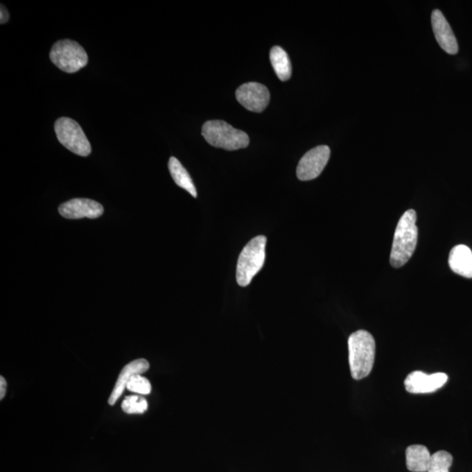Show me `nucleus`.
Listing matches in <instances>:
<instances>
[{
	"mask_svg": "<svg viewBox=\"0 0 472 472\" xmlns=\"http://www.w3.org/2000/svg\"><path fill=\"white\" fill-rule=\"evenodd\" d=\"M417 241V213L410 209L403 214L397 224L390 254L391 265L394 268L405 265L413 256Z\"/></svg>",
	"mask_w": 472,
	"mask_h": 472,
	"instance_id": "nucleus-1",
	"label": "nucleus"
},
{
	"mask_svg": "<svg viewBox=\"0 0 472 472\" xmlns=\"http://www.w3.org/2000/svg\"><path fill=\"white\" fill-rule=\"evenodd\" d=\"M351 377L361 380L369 376L376 359V341L367 331L351 333L348 339Z\"/></svg>",
	"mask_w": 472,
	"mask_h": 472,
	"instance_id": "nucleus-2",
	"label": "nucleus"
},
{
	"mask_svg": "<svg viewBox=\"0 0 472 472\" xmlns=\"http://www.w3.org/2000/svg\"><path fill=\"white\" fill-rule=\"evenodd\" d=\"M202 136L210 146L227 150L246 148L250 137L243 130L234 128L222 120H211L204 123Z\"/></svg>",
	"mask_w": 472,
	"mask_h": 472,
	"instance_id": "nucleus-3",
	"label": "nucleus"
},
{
	"mask_svg": "<svg viewBox=\"0 0 472 472\" xmlns=\"http://www.w3.org/2000/svg\"><path fill=\"white\" fill-rule=\"evenodd\" d=\"M266 243L264 236L254 237L241 252L236 268V280L240 286H249L262 270L265 261Z\"/></svg>",
	"mask_w": 472,
	"mask_h": 472,
	"instance_id": "nucleus-4",
	"label": "nucleus"
},
{
	"mask_svg": "<svg viewBox=\"0 0 472 472\" xmlns=\"http://www.w3.org/2000/svg\"><path fill=\"white\" fill-rule=\"evenodd\" d=\"M50 60L57 68L69 73L79 71L89 62L85 49L71 40H62L55 43L50 51Z\"/></svg>",
	"mask_w": 472,
	"mask_h": 472,
	"instance_id": "nucleus-5",
	"label": "nucleus"
},
{
	"mask_svg": "<svg viewBox=\"0 0 472 472\" xmlns=\"http://www.w3.org/2000/svg\"><path fill=\"white\" fill-rule=\"evenodd\" d=\"M57 139L62 145L77 155L89 156L91 146L81 126L69 117H61L55 123Z\"/></svg>",
	"mask_w": 472,
	"mask_h": 472,
	"instance_id": "nucleus-6",
	"label": "nucleus"
},
{
	"mask_svg": "<svg viewBox=\"0 0 472 472\" xmlns=\"http://www.w3.org/2000/svg\"><path fill=\"white\" fill-rule=\"evenodd\" d=\"M331 150L327 146H320L304 154L297 168V176L302 182L317 178L329 161Z\"/></svg>",
	"mask_w": 472,
	"mask_h": 472,
	"instance_id": "nucleus-7",
	"label": "nucleus"
},
{
	"mask_svg": "<svg viewBox=\"0 0 472 472\" xmlns=\"http://www.w3.org/2000/svg\"><path fill=\"white\" fill-rule=\"evenodd\" d=\"M236 96L244 108L253 112H263L270 100L269 89L259 82H247L241 85L236 90Z\"/></svg>",
	"mask_w": 472,
	"mask_h": 472,
	"instance_id": "nucleus-8",
	"label": "nucleus"
},
{
	"mask_svg": "<svg viewBox=\"0 0 472 472\" xmlns=\"http://www.w3.org/2000/svg\"><path fill=\"white\" fill-rule=\"evenodd\" d=\"M448 381L444 373L428 374L421 371L412 372L404 381L405 388L411 394H428L439 390Z\"/></svg>",
	"mask_w": 472,
	"mask_h": 472,
	"instance_id": "nucleus-9",
	"label": "nucleus"
},
{
	"mask_svg": "<svg viewBox=\"0 0 472 472\" xmlns=\"http://www.w3.org/2000/svg\"><path fill=\"white\" fill-rule=\"evenodd\" d=\"M59 213L66 219H96L102 216L103 207L89 199H73L59 207Z\"/></svg>",
	"mask_w": 472,
	"mask_h": 472,
	"instance_id": "nucleus-10",
	"label": "nucleus"
},
{
	"mask_svg": "<svg viewBox=\"0 0 472 472\" xmlns=\"http://www.w3.org/2000/svg\"><path fill=\"white\" fill-rule=\"evenodd\" d=\"M431 24L437 42L441 48L450 55H456L458 52L456 36L440 10L437 9L432 12Z\"/></svg>",
	"mask_w": 472,
	"mask_h": 472,
	"instance_id": "nucleus-11",
	"label": "nucleus"
},
{
	"mask_svg": "<svg viewBox=\"0 0 472 472\" xmlns=\"http://www.w3.org/2000/svg\"><path fill=\"white\" fill-rule=\"evenodd\" d=\"M150 368L148 361L145 359H139L132 361L123 368L117 379L115 387L113 388L112 394L109 398L108 403L113 406L119 401L125 391L127 384H128L132 377L136 374H143Z\"/></svg>",
	"mask_w": 472,
	"mask_h": 472,
	"instance_id": "nucleus-12",
	"label": "nucleus"
},
{
	"mask_svg": "<svg viewBox=\"0 0 472 472\" xmlns=\"http://www.w3.org/2000/svg\"><path fill=\"white\" fill-rule=\"evenodd\" d=\"M448 265L454 273L472 279V252L470 247L457 245L451 250Z\"/></svg>",
	"mask_w": 472,
	"mask_h": 472,
	"instance_id": "nucleus-13",
	"label": "nucleus"
},
{
	"mask_svg": "<svg viewBox=\"0 0 472 472\" xmlns=\"http://www.w3.org/2000/svg\"><path fill=\"white\" fill-rule=\"evenodd\" d=\"M431 454L423 445H411L406 451V464L412 472H427Z\"/></svg>",
	"mask_w": 472,
	"mask_h": 472,
	"instance_id": "nucleus-14",
	"label": "nucleus"
},
{
	"mask_svg": "<svg viewBox=\"0 0 472 472\" xmlns=\"http://www.w3.org/2000/svg\"><path fill=\"white\" fill-rule=\"evenodd\" d=\"M168 168L174 182L180 187H182V189L187 191L194 198H196L197 191L195 186H194L193 180L191 178L185 167L182 165V163L176 157H170Z\"/></svg>",
	"mask_w": 472,
	"mask_h": 472,
	"instance_id": "nucleus-15",
	"label": "nucleus"
},
{
	"mask_svg": "<svg viewBox=\"0 0 472 472\" xmlns=\"http://www.w3.org/2000/svg\"><path fill=\"white\" fill-rule=\"evenodd\" d=\"M270 59L277 77L282 82L288 81L292 73V68L287 53L279 46H274L270 53Z\"/></svg>",
	"mask_w": 472,
	"mask_h": 472,
	"instance_id": "nucleus-16",
	"label": "nucleus"
},
{
	"mask_svg": "<svg viewBox=\"0 0 472 472\" xmlns=\"http://www.w3.org/2000/svg\"><path fill=\"white\" fill-rule=\"evenodd\" d=\"M453 457L447 451H440L431 455L427 472H450Z\"/></svg>",
	"mask_w": 472,
	"mask_h": 472,
	"instance_id": "nucleus-17",
	"label": "nucleus"
},
{
	"mask_svg": "<svg viewBox=\"0 0 472 472\" xmlns=\"http://www.w3.org/2000/svg\"><path fill=\"white\" fill-rule=\"evenodd\" d=\"M148 408L146 398L139 396H126L122 403V410L126 414H143Z\"/></svg>",
	"mask_w": 472,
	"mask_h": 472,
	"instance_id": "nucleus-18",
	"label": "nucleus"
},
{
	"mask_svg": "<svg viewBox=\"0 0 472 472\" xmlns=\"http://www.w3.org/2000/svg\"><path fill=\"white\" fill-rule=\"evenodd\" d=\"M126 388L129 391L133 392V393L147 396V394H150V392H152V384H150L148 379L142 376V374H136L130 380Z\"/></svg>",
	"mask_w": 472,
	"mask_h": 472,
	"instance_id": "nucleus-19",
	"label": "nucleus"
},
{
	"mask_svg": "<svg viewBox=\"0 0 472 472\" xmlns=\"http://www.w3.org/2000/svg\"><path fill=\"white\" fill-rule=\"evenodd\" d=\"M6 381L4 377H0V400L4 399L6 393Z\"/></svg>",
	"mask_w": 472,
	"mask_h": 472,
	"instance_id": "nucleus-20",
	"label": "nucleus"
},
{
	"mask_svg": "<svg viewBox=\"0 0 472 472\" xmlns=\"http://www.w3.org/2000/svg\"><path fill=\"white\" fill-rule=\"evenodd\" d=\"M1 12V16H0V23H1V24H5V23L9 21V13L4 5H1V12Z\"/></svg>",
	"mask_w": 472,
	"mask_h": 472,
	"instance_id": "nucleus-21",
	"label": "nucleus"
}]
</instances>
